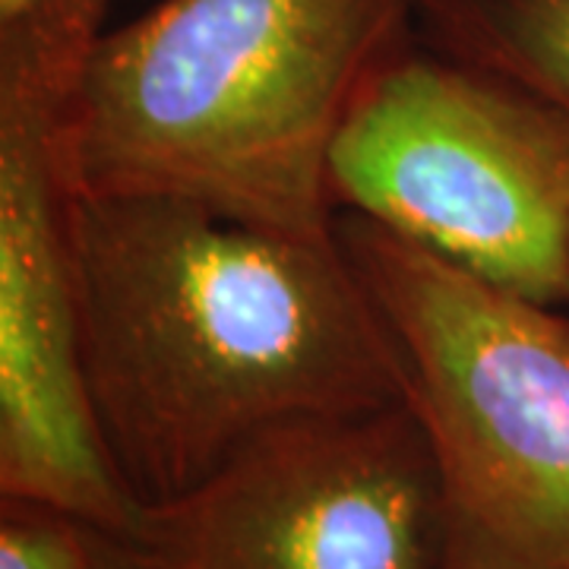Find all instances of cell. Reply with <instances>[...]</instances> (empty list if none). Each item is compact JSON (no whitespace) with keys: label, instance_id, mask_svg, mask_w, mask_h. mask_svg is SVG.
<instances>
[{"label":"cell","instance_id":"9","mask_svg":"<svg viewBox=\"0 0 569 569\" xmlns=\"http://www.w3.org/2000/svg\"><path fill=\"white\" fill-rule=\"evenodd\" d=\"M29 3H36V0H0V20H7V17H13V13H20L26 10Z\"/></svg>","mask_w":569,"mask_h":569},{"label":"cell","instance_id":"4","mask_svg":"<svg viewBox=\"0 0 569 569\" xmlns=\"http://www.w3.org/2000/svg\"><path fill=\"white\" fill-rule=\"evenodd\" d=\"M111 0L0 20V497L146 529L86 396L77 317L73 102Z\"/></svg>","mask_w":569,"mask_h":569},{"label":"cell","instance_id":"2","mask_svg":"<svg viewBox=\"0 0 569 569\" xmlns=\"http://www.w3.org/2000/svg\"><path fill=\"white\" fill-rule=\"evenodd\" d=\"M411 36L415 0H159L82 73L77 190L329 234L332 142Z\"/></svg>","mask_w":569,"mask_h":569},{"label":"cell","instance_id":"5","mask_svg":"<svg viewBox=\"0 0 569 569\" xmlns=\"http://www.w3.org/2000/svg\"><path fill=\"white\" fill-rule=\"evenodd\" d=\"M329 193L336 216H365L497 288L569 307V123L418 29L342 123Z\"/></svg>","mask_w":569,"mask_h":569},{"label":"cell","instance_id":"8","mask_svg":"<svg viewBox=\"0 0 569 569\" xmlns=\"http://www.w3.org/2000/svg\"><path fill=\"white\" fill-rule=\"evenodd\" d=\"M0 569H168L146 531L114 529L77 509L0 497Z\"/></svg>","mask_w":569,"mask_h":569},{"label":"cell","instance_id":"7","mask_svg":"<svg viewBox=\"0 0 569 569\" xmlns=\"http://www.w3.org/2000/svg\"><path fill=\"white\" fill-rule=\"evenodd\" d=\"M415 29L569 123V0H415Z\"/></svg>","mask_w":569,"mask_h":569},{"label":"cell","instance_id":"1","mask_svg":"<svg viewBox=\"0 0 569 569\" xmlns=\"http://www.w3.org/2000/svg\"><path fill=\"white\" fill-rule=\"evenodd\" d=\"M77 317L96 425L146 509L284 421L406 399L399 351L336 231L80 193Z\"/></svg>","mask_w":569,"mask_h":569},{"label":"cell","instance_id":"3","mask_svg":"<svg viewBox=\"0 0 569 569\" xmlns=\"http://www.w3.org/2000/svg\"><path fill=\"white\" fill-rule=\"evenodd\" d=\"M336 234L387 323L449 507L447 569H569V307L355 212Z\"/></svg>","mask_w":569,"mask_h":569},{"label":"cell","instance_id":"6","mask_svg":"<svg viewBox=\"0 0 569 569\" xmlns=\"http://www.w3.org/2000/svg\"><path fill=\"white\" fill-rule=\"evenodd\" d=\"M168 569H447L449 507L408 399L284 421L146 509Z\"/></svg>","mask_w":569,"mask_h":569}]
</instances>
